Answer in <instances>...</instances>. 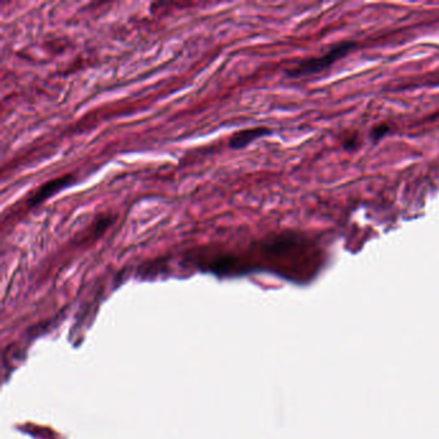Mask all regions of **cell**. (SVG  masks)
I'll list each match as a JSON object with an SVG mask.
<instances>
[{
	"label": "cell",
	"instance_id": "obj_1",
	"mask_svg": "<svg viewBox=\"0 0 439 439\" xmlns=\"http://www.w3.org/2000/svg\"><path fill=\"white\" fill-rule=\"evenodd\" d=\"M356 47H357V43L353 40H345L342 43H337L334 47L330 48L326 53L318 57H311V58L303 60L295 66L285 70V75L290 79L313 76L322 71L327 70L331 66H334L339 60L349 55Z\"/></svg>",
	"mask_w": 439,
	"mask_h": 439
},
{
	"label": "cell",
	"instance_id": "obj_2",
	"mask_svg": "<svg viewBox=\"0 0 439 439\" xmlns=\"http://www.w3.org/2000/svg\"><path fill=\"white\" fill-rule=\"evenodd\" d=\"M78 182L75 174H65L62 177H57L50 181L46 182L40 186L39 189H35L32 192L30 197L27 198V206L30 209L38 208L39 205L46 203L50 197L55 196L58 192H61L63 189H69L72 184H75Z\"/></svg>",
	"mask_w": 439,
	"mask_h": 439
},
{
	"label": "cell",
	"instance_id": "obj_3",
	"mask_svg": "<svg viewBox=\"0 0 439 439\" xmlns=\"http://www.w3.org/2000/svg\"><path fill=\"white\" fill-rule=\"evenodd\" d=\"M271 134H272V129H269L267 126H255V128L243 129L231 135V138L228 140V147L232 149H246L252 142L271 135Z\"/></svg>",
	"mask_w": 439,
	"mask_h": 439
},
{
	"label": "cell",
	"instance_id": "obj_4",
	"mask_svg": "<svg viewBox=\"0 0 439 439\" xmlns=\"http://www.w3.org/2000/svg\"><path fill=\"white\" fill-rule=\"evenodd\" d=\"M392 133V128L388 126V124H380V126H375L371 132H370V138L374 143L381 141L383 138H385L386 135Z\"/></svg>",
	"mask_w": 439,
	"mask_h": 439
},
{
	"label": "cell",
	"instance_id": "obj_5",
	"mask_svg": "<svg viewBox=\"0 0 439 439\" xmlns=\"http://www.w3.org/2000/svg\"><path fill=\"white\" fill-rule=\"evenodd\" d=\"M357 144H358V141H357V137H351V138L345 140L344 149H346V151H354V149H356V147H357Z\"/></svg>",
	"mask_w": 439,
	"mask_h": 439
}]
</instances>
